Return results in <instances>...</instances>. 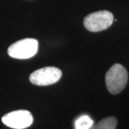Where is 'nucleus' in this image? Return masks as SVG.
<instances>
[{"instance_id": "obj_1", "label": "nucleus", "mask_w": 129, "mask_h": 129, "mask_svg": "<svg viewBox=\"0 0 129 129\" xmlns=\"http://www.w3.org/2000/svg\"><path fill=\"white\" fill-rule=\"evenodd\" d=\"M128 72L123 65L115 64L108 70L106 75L107 89L113 95L120 92L128 82Z\"/></svg>"}, {"instance_id": "obj_2", "label": "nucleus", "mask_w": 129, "mask_h": 129, "mask_svg": "<svg viewBox=\"0 0 129 129\" xmlns=\"http://www.w3.org/2000/svg\"><path fill=\"white\" fill-rule=\"evenodd\" d=\"M38 50V42L35 39L26 38L16 42L8 48V55L15 59H28L33 56Z\"/></svg>"}, {"instance_id": "obj_3", "label": "nucleus", "mask_w": 129, "mask_h": 129, "mask_svg": "<svg viewBox=\"0 0 129 129\" xmlns=\"http://www.w3.org/2000/svg\"><path fill=\"white\" fill-rule=\"evenodd\" d=\"M113 15L109 11L101 10L86 16L83 24L85 27L92 32H100L109 27L113 22Z\"/></svg>"}, {"instance_id": "obj_4", "label": "nucleus", "mask_w": 129, "mask_h": 129, "mask_svg": "<svg viewBox=\"0 0 129 129\" xmlns=\"http://www.w3.org/2000/svg\"><path fill=\"white\" fill-rule=\"evenodd\" d=\"M62 76V72L55 67H45L34 71L29 75V81L36 85L46 86L57 82Z\"/></svg>"}, {"instance_id": "obj_5", "label": "nucleus", "mask_w": 129, "mask_h": 129, "mask_svg": "<svg viewBox=\"0 0 129 129\" xmlns=\"http://www.w3.org/2000/svg\"><path fill=\"white\" fill-rule=\"evenodd\" d=\"M2 120L3 123L9 128L14 129H24L32 125L33 117L29 111L19 110L10 112L5 115Z\"/></svg>"}, {"instance_id": "obj_6", "label": "nucleus", "mask_w": 129, "mask_h": 129, "mask_svg": "<svg viewBox=\"0 0 129 129\" xmlns=\"http://www.w3.org/2000/svg\"><path fill=\"white\" fill-rule=\"evenodd\" d=\"M117 120L115 117H107L98 122L91 129H115Z\"/></svg>"}, {"instance_id": "obj_7", "label": "nucleus", "mask_w": 129, "mask_h": 129, "mask_svg": "<svg viewBox=\"0 0 129 129\" xmlns=\"http://www.w3.org/2000/svg\"><path fill=\"white\" fill-rule=\"evenodd\" d=\"M93 125V120L88 115H82L75 120V129H90Z\"/></svg>"}]
</instances>
